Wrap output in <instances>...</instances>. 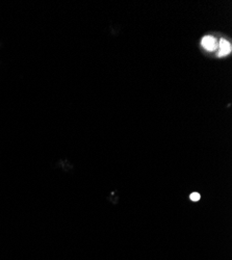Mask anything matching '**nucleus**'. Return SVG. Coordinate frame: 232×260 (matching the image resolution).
Segmentation results:
<instances>
[{"mask_svg": "<svg viewBox=\"0 0 232 260\" xmlns=\"http://www.w3.org/2000/svg\"><path fill=\"white\" fill-rule=\"evenodd\" d=\"M201 44L207 51H214L218 48V41L212 36H205L201 41Z\"/></svg>", "mask_w": 232, "mask_h": 260, "instance_id": "f257e3e1", "label": "nucleus"}, {"mask_svg": "<svg viewBox=\"0 0 232 260\" xmlns=\"http://www.w3.org/2000/svg\"><path fill=\"white\" fill-rule=\"evenodd\" d=\"M218 46H219V53H218L219 57H223V56H226V55L230 54V52H231V44H230V42H228L225 39H222L219 42Z\"/></svg>", "mask_w": 232, "mask_h": 260, "instance_id": "f03ea898", "label": "nucleus"}, {"mask_svg": "<svg viewBox=\"0 0 232 260\" xmlns=\"http://www.w3.org/2000/svg\"><path fill=\"white\" fill-rule=\"evenodd\" d=\"M189 198H191L192 201L197 202V201L200 200L201 196H200V193H198V192H193V193H191V196H189Z\"/></svg>", "mask_w": 232, "mask_h": 260, "instance_id": "7ed1b4c3", "label": "nucleus"}]
</instances>
